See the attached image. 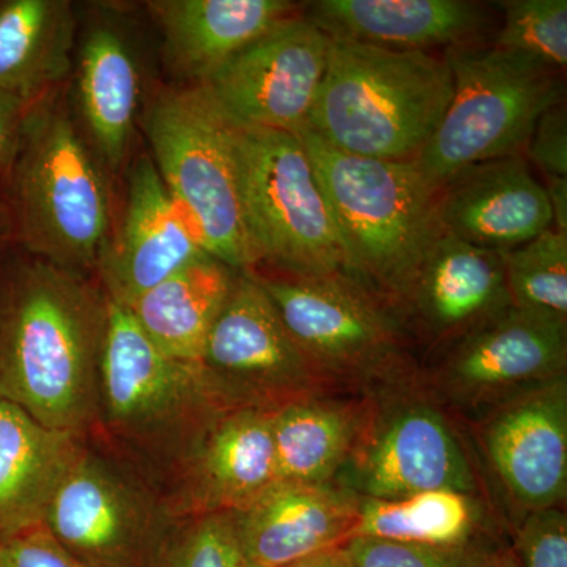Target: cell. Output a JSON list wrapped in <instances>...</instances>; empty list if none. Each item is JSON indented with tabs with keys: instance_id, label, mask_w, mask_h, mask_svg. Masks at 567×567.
Here are the masks:
<instances>
[{
	"instance_id": "cell-1",
	"label": "cell",
	"mask_w": 567,
	"mask_h": 567,
	"mask_svg": "<svg viewBox=\"0 0 567 567\" xmlns=\"http://www.w3.org/2000/svg\"><path fill=\"white\" fill-rule=\"evenodd\" d=\"M107 298L33 259L0 274V395L54 431L91 420Z\"/></svg>"
},
{
	"instance_id": "cell-2",
	"label": "cell",
	"mask_w": 567,
	"mask_h": 567,
	"mask_svg": "<svg viewBox=\"0 0 567 567\" xmlns=\"http://www.w3.org/2000/svg\"><path fill=\"white\" fill-rule=\"evenodd\" d=\"M451 96L445 58L331 37L327 71L305 130L350 155L415 162Z\"/></svg>"
},
{
	"instance_id": "cell-3",
	"label": "cell",
	"mask_w": 567,
	"mask_h": 567,
	"mask_svg": "<svg viewBox=\"0 0 567 567\" xmlns=\"http://www.w3.org/2000/svg\"><path fill=\"white\" fill-rule=\"evenodd\" d=\"M341 234L350 279L395 311L439 235L436 197L415 162L364 158L297 134Z\"/></svg>"
},
{
	"instance_id": "cell-4",
	"label": "cell",
	"mask_w": 567,
	"mask_h": 567,
	"mask_svg": "<svg viewBox=\"0 0 567 567\" xmlns=\"http://www.w3.org/2000/svg\"><path fill=\"white\" fill-rule=\"evenodd\" d=\"M7 183L13 237L25 251L71 274L99 265L111 237L110 186L65 112L29 107Z\"/></svg>"
},
{
	"instance_id": "cell-5",
	"label": "cell",
	"mask_w": 567,
	"mask_h": 567,
	"mask_svg": "<svg viewBox=\"0 0 567 567\" xmlns=\"http://www.w3.org/2000/svg\"><path fill=\"white\" fill-rule=\"evenodd\" d=\"M256 278L301 352L336 390L380 395L420 385L412 336L361 284L346 275Z\"/></svg>"
},
{
	"instance_id": "cell-6",
	"label": "cell",
	"mask_w": 567,
	"mask_h": 567,
	"mask_svg": "<svg viewBox=\"0 0 567 567\" xmlns=\"http://www.w3.org/2000/svg\"><path fill=\"white\" fill-rule=\"evenodd\" d=\"M453 96L439 128L416 156L436 189L491 159L520 155L540 115L565 103L561 71L494 44L450 48Z\"/></svg>"
},
{
	"instance_id": "cell-7",
	"label": "cell",
	"mask_w": 567,
	"mask_h": 567,
	"mask_svg": "<svg viewBox=\"0 0 567 567\" xmlns=\"http://www.w3.org/2000/svg\"><path fill=\"white\" fill-rule=\"evenodd\" d=\"M142 126L152 162L204 251L248 271L257 257L241 207L233 123L196 84L156 95Z\"/></svg>"
},
{
	"instance_id": "cell-8",
	"label": "cell",
	"mask_w": 567,
	"mask_h": 567,
	"mask_svg": "<svg viewBox=\"0 0 567 567\" xmlns=\"http://www.w3.org/2000/svg\"><path fill=\"white\" fill-rule=\"evenodd\" d=\"M234 126L241 207L257 264L284 276L347 275L333 213L297 134Z\"/></svg>"
},
{
	"instance_id": "cell-9",
	"label": "cell",
	"mask_w": 567,
	"mask_h": 567,
	"mask_svg": "<svg viewBox=\"0 0 567 567\" xmlns=\"http://www.w3.org/2000/svg\"><path fill=\"white\" fill-rule=\"evenodd\" d=\"M334 484L374 499L477 491L475 468L456 427L420 385L374 395L368 423Z\"/></svg>"
},
{
	"instance_id": "cell-10",
	"label": "cell",
	"mask_w": 567,
	"mask_h": 567,
	"mask_svg": "<svg viewBox=\"0 0 567 567\" xmlns=\"http://www.w3.org/2000/svg\"><path fill=\"white\" fill-rule=\"evenodd\" d=\"M567 372V320L509 306L436 350L420 386L440 405L481 416Z\"/></svg>"
},
{
	"instance_id": "cell-11",
	"label": "cell",
	"mask_w": 567,
	"mask_h": 567,
	"mask_svg": "<svg viewBox=\"0 0 567 567\" xmlns=\"http://www.w3.org/2000/svg\"><path fill=\"white\" fill-rule=\"evenodd\" d=\"M330 43L319 25L292 14L199 85L235 126L298 134L311 117Z\"/></svg>"
},
{
	"instance_id": "cell-12",
	"label": "cell",
	"mask_w": 567,
	"mask_h": 567,
	"mask_svg": "<svg viewBox=\"0 0 567 567\" xmlns=\"http://www.w3.org/2000/svg\"><path fill=\"white\" fill-rule=\"evenodd\" d=\"M205 374L282 406L309 395L339 393L293 341L256 275L238 271L203 358Z\"/></svg>"
},
{
	"instance_id": "cell-13",
	"label": "cell",
	"mask_w": 567,
	"mask_h": 567,
	"mask_svg": "<svg viewBox=\"0 0 567 567\" xmlns=\"http://www.w3.org/2000/svg\"><path fill=\"white\" fill-rule=\"evenodd\" d=\"M477 421L488 464L524 516L566 502L567 375L506 399Z\"/></svg>"
},
{
	"instance_id": "cell-14",
	"label": "cell",
	"mask_w": 567,
	"mask_h": 567,
	"mask_svg": "<svg viewBox=\"0 0 567 567\" xmlns=\"http://www.w3.org/2000/svg\"><path fill=\"white\" fill-rule=\"evenodd\" d=\"M513 306L505 252L440 234L395 312L432 352Z\"/></svg>"
},
{
	"instance_id": "cell-15",
	"label": "cell",
	"mask_w": 567,
	"mask_h": 567,
	"mask_svg": "<svg viewBox=\"0 0 567 567\" xmlns=\"http://www.w3.org/2000/svg\"><path fill=\"white\" fill-rule=\"evenodd\" d=\"M205 254L155 164L141 156L130 177L121 227L110 237L96 265L107 300L130 308Z\"/></svg>"
},
{
	"instance_id": "cell-16",
	"label": "cell",
	"mask_w": 567,
	"mask_h": 567,
	"mask_svg": "<svg viewBox=\"0 0 567 567\" xmlns=\"http://www.w3.org/2000/svg\"><path fill=\"white\" fill-rule=\"evenodd\" d=\"M436 218L443 234L506 252L551 227L546 188L520 155L476 164L439 189Z\"/></svg>"
},
{
	"instance_id": "cell-17",
	"label": "cell",
	"mask_w": 567,
	"mask_h": 567,
	"mask_svg": "<svg viewBox=\"0 0 567 567\" xmlns=\"http://www.w3.org/2000/svg\"><path fill=\"white\" fill-rule=\"evenodd\" d=\"M360 496L336 486L275 483L245 509L233 513L245 561L287 567L344 547L353 539Z\"/></svg>"
},
{
	"instance_id": "cell-18",
	"label": "cell",
	"mask_w": 567,
	"mask_h": 567,
	"mask_svg": "<svg viewBox=\"0 0 567 567\" xmlns=\"http://www.w3.org/2000/svg\"><path fill=\"white\" fill-rule=\"evenodd\" d=\"M306 10L330 37L399 51L475 44L491 25L486 7L468 0H317Z\"/></svg>"
},
{
	"instance_id": "cell-19",
	"label": "cell",
	"mask_w": 567,
	"mask_h": 567,
	"mask_svg": "<svg viewBox=\"0 0 567 567\" xmlns=\"http://www.w3.org/2000/svg\"><path fill=\"white\" fill-rule=\"evenodd\" d=\"M44 527L89 567H147L155 555L117 484L81 458L55 488Z\"/></svg>"
},
{
	"instance_id": "cell-20",
	"label": "cell",
	"mask_w": 567,
	"mask_h": 567,
	"mask_svg": "<svg viewBox=\"0 0 567 567\" xmlns=\"http://www.w3.org/2000/svg\"><path fill=\"white\" fill-rule=\"evenodd\" d=\"M147 6L162 29L167 62L197 84L297 10L287 0H155Z\"/></svg>"
},
{
	"instance_id": "cell-21",
	"label": "cell",
	"mask_w": 567,
	"mask_h": 567,
	"mask_svg": "<svg viewBox=\"0 0 567 567\" xmlns=\"http://www.w3.org/2000/svg\"><path fill=\"white\" fill-rule=\"evenodd\" d=\"M76 436L0 395V544L43 527L55 488L81 461Z\"/></svg>"
},
{
	"instance_id": "cell-22",
	"label": "cell",
	"mask_w": 567,
	"mask_h": 567,
	"mask_svg": "<svg viewBox=\"0 0 567 567\" xmlns=\"http://www.w3.org/2000/svg\"><path fill=\"white\" fill-rule=\"evenodd\" d=\"M100 379L111 415L140 421L173 409L205 372L164 353L128 308L107 300Z\"/></svg>"
},
{
	"instance_id": "cell-23",
	"label": "cell",
	"mask_w": 567,
	"mask_h": 567,
	"mask_svg": "<svg viewBox=\"0 0 567 567\" xmlns=\"http://www.w3.org/2000/svg\"><path fill=\"white\" fill-rule=\"evenodd\" d=\"M374 395H309L274 410L276 483L322 486L352 456Z\"/></svg>"
},
{
	"instance_id": "cell-24",
	"label": "cell",
	"mask_w": 567,
	"mask_h": 567,
	"mask_svg": "<svg viewBox=\"0 0 567 567\" xmlns=\"http://www.w3.org/2000/svg\"><path fill=\"white\" fill-rule=\"evenodd\" d=\"M78 103L100 162L118 169L132 145L141 80L136 55L117 25L96 24L78 52Z\"/></svg>"
},
{
	"instance_id": "cell-25",
	"label": "cell",
	"mask_w": 567,
	"mask_h": 567,
	"mask_svg": "<svg viewBox=\"0 0 567 567\" xmlns=\"http://www.w3.org/2000/svg\"><path fill=\"white\" fill-rule=\"evenodd\" d=\"M237 275L205 254L142 295L128 309L164 353L181 363L203 365L208 336Z\"/></svg>"
},
{
	"instance_id": "cell-26",
	"label": "cell",
	"mask_w": 567,
	"mask_h": 567,
	"mask_svg": "<svg viewBox=\"0 0 567 567\" xmlns=\"http://www.w3.org/2000/svg\"><path fill=\"white\" fill-rule=\"evenodd\" d=\"M76 17L66 0H0V91L29 107L73 66Z\"/></svg>"
},
{
	"instance_id": "cell-27",
	"label": "cell",
	"mask_w": 567,
	"mask_h": 567,
	"mask_svg": "<svg viewBox=\"0 0 567 567\" xmlns=\"http://www.w3.org/2000/svg\"><path fill=\"white\" fill-rule=\"evenodd\" d=\"M274 410L245 405L224 416L197 462V496L212 513H238L276 483Z\"/></svg>"
},
{
	"instance_id": "cell-28",
	"label": "cell",
	"mask_w": 567,
	"mask_h": 567,
	"mask_svg": "<svg viewBox=\"0 0 567 567\" xmlns=\"http://www.w3.org/2000/svg\"><path fill=\"white\" fill-rule=\"evenodd\" d=\"M475 495L429 491L395 499L360 498L353 537H374L421 546L476 543L481 513Z\"/></svg>"
},
{
	"instance_id": "cell-29",
	"label": "cell",
	"mask_w": 567,
	"mask_h": 567,
	"mask_svg": "<svg viewBox=\"0 0 567 567\" xmlns=\"http://www.w3.org/2000/svg\"><path fill=\"white\" fill-rule=\"evenodd\" d=\"M513 306L567 320V234L554 227L505 252Z\"/></svg>"
},
{
	"instance_id": "cell-30",
	"label": "cell",
	"mask_w": 567,
	"mask_h": 567,
	"mask_svg": "<svg viewBox=\"0 0 567 567\" xmlns=\"http://www.w3.org/2000/svg\"><path fill=\"white\" fill-rule=\"evenodd\" d=\"M494 47L563 71L567 63L566 0H505Z\"/></svg>"
},
{
	"instance_id": "cell-31",
	"label": "cell",
	"mask_w": 567,
	"mask_h": 567,
	"mask_svg": "<svg viewBox=\"0 0 567 567\" xmlns=\"http://www.w3.org/2000/svg\"><path fill=\"white\" fill-rule=\"evenodd\" d=\"M233 513H212L155 551L147 567H238Z\"/></svg>"
},
{
	"instance_id": "cell-32",
	"label": "cell",
	"mask_w": 567,
	"mask_h": 567,
	"mask_svg": "<svg viewBox=\"0 0 567 567\" xmlns=\"http://www.w3.org/2000/svg\"><path fill=\"white\" fill-rule=\"evenodd\" d=\"M344 547L353 567H481L494 548L480 540L466 546L435 547L374 537H353Z\"/></svg>"
},
{
	"instance_id": "cell-33",
	"label": "cell",
	"mask_w": 567,
	"mask_h": 567,
	"mask_svg": "<svg viewBox=\"0 0 567 567\" xmlns=\"http://www.w3.org/2000/svg\"><path fill=\"white\" fill-rule=\"evenodd\" d=\"M522 567H567V516L561 506L525 514L514 536Z\"/></svg>"
},
{
	"instance_id": "cell-34",
	"label": "cell",
	"mask_w": 567,
	"mask_h": 567,
	"mask_svg": "<svg viewBox=\"0 0 567 567\" xmlns=\"http://www.w3.org/2000/svg\"><path fill=\"white\" fill-rule=\"evenodd\" d=\"M529 159L547 181L567 178V112L565 103L540 115L527 142Z\"/></svg>"
},
{
	"instance_id": "cell-35",
	"label": "cell",
	"mask_w": 567,
	"mask_h": 567,
	"mask_svg": "<svg viewBox=\"0 0 567 567\" xmlns=\"http://www.w3.org/2000/svg\"><path fill=\"white\" fill-rule=\"evenodd\" d=\"M0 554L6 567H89L66 551L44 525L0 544Z\"/></svg>"
},
{
	"instance_id": "cell-36",
	"label": "cell",
	"mask_w": 567,
	"mask_h": 567,
	"mask_svg": "<svg viewBox=\"0 0 567 567\" xmlns=\"http://www.w3.org/2000/svg\"><path fill=\"white\" fill-rule=\"evenodd\" d=\"M29 106L17 96L0 91V178L9 177L18 151Z\"/></svg>"
},
{
	"instance_id": "cell-37",
	"label": "cell",
	"mask_w": 567,
	"mask_h": 567,
	"mask_svg": "<svg viewBox=\"0 0 567 567\" xmlns=\"http://www.w3.org/2000/svg\"><path fill=\"white\" fill-rule=\"evenodd\" d=\"M544 188L551 208V227L558 233L567 234V178L547 181Z\"/></svg>"
},
{
	"instance_id": "cell-38",
	"label": "cell",
	"mask_w": 567,
	"mask_h": 567,
	"mask_svg": "<svg viewBox=\"0 0 567 567\" xmlns=\"http://www.w3.org/2000/svg\"><path fill=\"white\" fill-rule=\"evenodd\" d=\"M287 567H353L346 547L330 548Z\"/></svg>"
},
{
	"instance_id": "cell-39",
	"label": "cell",
	"mask_w": 567,
	"mask_h": 567,
	"mask_svg": "<svg viewBox=\"0 0 567 567\" xmlns=\"http://www.w3.org/2000/svg\"><path fill=\"white\" fill-rule=\"evenodd\" d=\"M481 567H522V565L514 555L513 548L494 547L488 551Z\"/></svg>"
},
{
	"instance_id": "cell-40",
	"label": "cell",
	"mask_w": 567,
	"mask_h": 567,
	"mask_svg": "<svg viewBox=\"0 0 567 567\" xmlns=\"http://www.w3.org/2000/svg\"><path fill=\"white\" fill-rule=\"evenodd\" d=\"M9 237H13V224H11L9 199H7V196L3 197L2 193H0V244Z\"/></svg>"
},
{
	"instance_id": "cell-41",
	"label": "cell",
	"mask_w": 567,
	"mask_h": 567,
	"mask_svg": "<svg viewBox=\"0 0 567 567\" xmlns=\"http://www.w3.org/2000/svg\"><path fill=\"white\" fill-rule=\"evenodd\" d=\"M238 567H265L259 565H254V563L245 561V559H241L240 566Z\"/></svg>"
},
{
	"instance_id": "cell-42",
	"label": "cell",
	"mask_w": 567,
	"mask_h": 567,
	"mask_svg": "<svg viewBox=\"0 0 567 567\" xmlns=\"http://www.w3.org/2000/svg\"><path fill=\"white\" fill-rule=\"evenodd\" d=\"M0 567H6V566H3L2 554H0Z\"/></svg>"
}]
</instances>
